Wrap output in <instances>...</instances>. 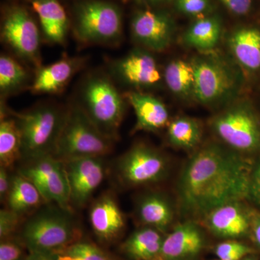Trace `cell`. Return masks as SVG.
<instances>
[{
	"instance_id": "ac0fdd59",
	"label": "cell",
	"mask_w": 260,
	"mask_h": 260,
	"mask_svg": "<svg viewBox=\"0 0 260 260\" xmlns=\"http://www.w3.org/2000/svg\"><path fill=\"white\" fill-rule=\"evenodd\" d=\"M135 214L142 226L153 228L167 234L174 222V205L160 191H148L140 195L135 203Z\"/></svg>"
},
{
	"instance_id": "8992f818",
	"label": "cell",
	"mask_w": 260,
	"mask_h": 260,
	"mask_svg": "<svg viewBox=\"0 0 260 260\" xmlns=\"http://www.w3.org/2000/svg\"><path fill=\"white\" fill-rule=\"evenodd\" d=\"M73 29L85 44H114L122 35V15L119 7L104 0H84L75 5Z\"/></svg>"
},
{
	"instance_id": "cb8c5ba5",
	"label": "cell",
	"mask_w": 260,
	"mask_h": 260,
	"mask_svg": "<svg viewBox=\"0 0 260 260\" xmlns=\"http://www.w3.org/2000/svg\"><path fill=\"white\" fill-rule=\"evenodd\" d=\"M22 158V138L16 119L1 104L0 165L10 169Z\"/></svg>"
},
{
	"instance_id": "52a82bcc",
	"label": "cell",
	"mask_w": 260,
	"mask_h": 260,
	"mask_svg": "<svg viewBox=\"0 0 260 260\" xmlns=\"http://www.w3.org/2000/svg\"><path fill=\"white\" fill-rule=\"evenodd\" d=\"M223 144L243 155L260 151V121L245 102H233L210 121Z\"/></svg>"
},
{
	"instance_id": "d6a6232c",
	"label": "cell",
	"mask_w": 260,
	"mask_h": 260,
	"mask_svg": "<svg viewBox=\"0 0 260 260\" xmlns=\"http://www.w3.org/2000/svg\"><path fill=\"white\" fill-rule=\"evenodd\" d=\"M22 216L9 208L0 210V239L12 237L18 230L20 225Z\"/></svg>"
},
{
	"instance_id": "60d3db41",
	"label": "cell",
	"mask_w": 260,
	"mask_h": 260,
	"mask_svg": "<svg viewBox=\"0 0 260 260\" xmlns=\"http://www.w3.org/2000/svg\"><path fill=\"white\" fill-rule=\"evenodd\" d=\"M241 260H259V256L257 255V253H254V254H251L245 256Z\"/></svg>"
},
{
	"instance_id": "603a6c76",
	"label": "cell",
	"mask_w": 260,
	"mask_h": 260,
	"mask_svg": "<svg viewBox=\"0 0 260 260\" xmlns=\"http://www.w3.org/2000/svg\"><path fill=\"white\" fill-rule=\"evenodd\" d=\"M235 60L250 71L260 69V30L242 28L234 30L228 39Z\"/></svg>"
},
{
	"instance_id": "f546056e",
	"label": "cell",
	"mask_w": 260,
	"mask_h": 260,
	"mask_svg": "<svg viewBox=\"0 0 260 260\" xmlns=\"http://www.w3.org/2000/svg\"><path fill=\"white\" fill-rule=\"evenodd\" d=\"M56 254L57 260H112L99 246L80 240Z\"/></svg>"
},
{
	"instance_id": "83f0119b",
	"label": "cell",
	"mask_w": 260,
	"mask_h": 260,
	"mask_svg": "<svg viewBox=\"0 0 260 260\" xmlns=\"http://www.w3.org/2000/svg\"><path fill=\"white\" fill-rule=\"evenodd\" d=\"M202 135V126L199 121L193 118L180 116L168 125V140L174 148L183 150L196 148L201 141Z\"/></svg>"
},
{
	"instance_id": "7c38bea8",
	"label": "cell",
	"mask_w": 260,
	"mask_h": 260,
	"mask_svg": "<svg viewBox=\"0 0 260 260\" xmlns=\"http://www.w3.org/2000/svg\"><path fill=\"white\" fill-rule=\"evenodd\" d=\"M175 22L165 12L145 8L133 16L131 32L135 42L150 51H162L172 44Z\"/></svg>"
},
{
	"instance_id": "7a4b0ae2",
	"label": "cell",
	"mask_w": 260,
	"mask_h": 260,
	"mask_svg": "<svg viewBox=\"0 0 260 260\" xmlns=\"http://www.w3.org/2000/svg\"><path fill=\"white\" fill-rule=\"evenodd\" d=\"M72 214L56 204L43 208L24 223L19 237L30 251L59 252L80 240Z\"/></svg>"
},
{
	"instance_id": "d6986e66",
	"label": "cell",
	"mask_w": 260,
	"mask_h": 260,
	"mask_svg": "<svg viewBox=\"0 0 260 260\" xmlns=\"http://www.w3.org/2000/svg\"><path fill=\"white\" fill-rule=\"evenodd\" d=\"M83 58H64L37 69L30 85V91L37 94L60 92L84 64Z\"/></svg>"
},
{
	"instance_id": "8d00e7d4",
	"label": "cell",
	"mask_w": 260,
	"mask_h": 260,
	"mask_svg": "<svg viewBox=\"0 0 260 260\" xmlns=\"http://www.w3.org/2000/svg\"><path fill=\"white\" fill-rule=\"evenodd\" d=\"M13 176L10 175L9 169L0 167V201L5 205L12 186Z\"/></svg>"
},
{
	"instance_id": "9a60e30c",
	"label": "cell",
	"mask_w": 260,
	"mask_h": 260,
	"mask_svg": "<svg viewBox=\"0 0 260 260\" xmlns=\"http://www.w3.org/2000/svg\"><path fill=\"white\" fill-rule=\"evenodd\" d=\"M243 201L232 202L212 210L202 218L205 229L222 240L250 237L253 210Z\"/></svg>"
},
{
	"instance_id": "3957f363",
	"label": "cell",
	"mask_w": 260,
	"mask_h": 260,
	"mask_svg": "<svg viewBox=\"0 0 260 260\" xmlns=\"http://www.w3.org/2000/svg\"><path fill=\"white\" fill-rule=\"evenodd\" d=\"M114 140L107 138L78 104L67 110L53 155L62 162L73 159L103 158L112 151Z\"/></svg>"
},
{
	"instance_id": "f35d334b",
	"label": "cell",
	"mask_w": 260,
	"mask_h": 260,
	"mask_svg": "<svg viewBox=\"0 0 260 260\" xmlns=\"http://www.w3.org/2000/svg\"><path fill=\"white\" fill-rule=\"evenodd\" d=\"M28 260H57V254L51 251H30Z\"/></svg>"
},
{
	"instance_id": "e575fe53",
	"label": "cell",
	"mask_w": 260,
	"mask_h": 260,
	"mask_svg": "<svg viewBox=\"0 0 260 260\" xmlns=\"http://www.w3.org/2000/svg\"><path fill=\"white\" fill-rule=\"evenodd\" d=\"M246 200L251 202L260 210V159L253 162Z\"/></svg>"
},
{
	"instance_id": "ab89813d",
	"label": "cell",
	"mask_w": 260,
	"mask_h": 260,
	"mask_svg": "<svg viewBox=\"0 0 260 260\" xmlns=\"http://www.w3.org/2000/svg\"><path fill=\"white\" fill-rule=\"evenodd\" d=\"M140 3H144L147 5H158L160 3H167L170 0H138Z\"/></svg>"
},
{
	"instance_id": "8fae6325",
	"label": "cell",
	"mask_w": 260,
	"mask_h": 260,
	"mask_svg": "<svg viewBox=\"0 0 260 260\" xmlns=\"http://www.w3.org/2000/svg\"><path fill=\"white\" fill-rule=\"evenodd\" d=\"M27 161L19 173L37 186L46 203H54L64 209L72 210L69 183L64 162L52 154Z\"/></svg>"
},
{
	"instance_id": "d590c367",
	"label": "cell",
	"mask_w": 260,
	"mask_h": 260,
	"mask_svg": "<svg viewBox=\"0 0 260 260\" xmlns=\"http://www.w3.org/2000/svg\"><path fill=\"white\" fill-rule=\"evenodd\" d=\"M234 15H244L250 11L252 0H220Z\"/></svg>"
},
{
	"instance_id": "4fadbf2b",
	"label": "cell",
	"mask_w": 260,
	"mask_h": 260,
	"mask_svg": "<svg viewBox=\"0 0 260 260\" xmlns=\"http://www.w3.org/2000/svg\"><path fill=\"white\" fill-rule=\"evenodd\" d=\"M63 162L69 183L70 206L83 208L104 180L103 158L89 157Z\"/></svg>"
},
{
	"instance_id": "7402d4cb",
	"label": "cell",
	"mask_w": 260,
	"mask_h": 260,
	"mask_svg": "<svg viewBox=\"0 0 260 260\" xmlns=\"http://www.w3.org/2000/svg\"><path fill=\"white\" fill-rule=\"evenodd\" d=\"M165 235L153 228L141 226L121 244V251L129 260H158Z\"/></svg>"
},
{
	"instance_id": "30bf717a",
	"label": "cell",
	"mask_w": 260,
	"mask_h": 260,
	"mask_svg": "<svg viewBox=\"0 0 260 260\" xmlns=\"http://www.w3.org/2000/svg\"><path fill=\"white\" fill-rule=\"evenodd\" d=\"M169 162L156 149L137 144L116 162V180L125 187H138L160 182L167 177Z\"/></svg>"
},
{
	"instance_id": "2e32d148",
	"label": "cell",
	"mask_w": 260,
	"mask_h": 260,
	"mask_svg": "<svg viewBox=\"0 0 260 260\" xmlns=\"http://www.w3.org/2000/svg\"><path fill=\"white\" fill-rule=\"evenodd\" d=\"M112 71L121 83L135 88H154L164 78L154 56L143 49L133 51L113 63Z\"/></svg>"
},
{
	"instance_id": "484cf974",
	"label": "cell",
	"mask_w": 260,
	"mask_h": 260,
	"mask_svg": "<svg viewBox=\"0 0 260 260\" xmlns=\"http://www.w3.org/2000/svg\"><path fill=\"white\" fill-rule=\"evenodd\" d=\"M222 23L218 15L197 20L184 32L183 41L187 47L209 51L216 47L221 37Z\"/></svg>"
},
{
	"instance_id": "74e56055",
	"label": "cell",
	"mask_w": 260,
	"mask_h": 260,
	"mask_svg": "<svg viewBox=\"0 0 260 260\" xmlns=\"http://www.w3.org/2000/svg\"><path fill=\"white\" fill-rule=\"evenodd\" d=\"M250 237L260 249V213L255 210L251 216Z\"/></svg>"
},
{
	"instance_id": "277c9868",
	"label": "cell",
	"mask_w": 260,
	"mask_h": 260,
	"mask_svg": "<svg viewBox=\"0 0 260 260\" xmlns=\"http://www.w3.org/2000/svg\"><path fill=\"white\" fill-rule=\"evenodd\" d=\"M94 125L115 140L125 112V102L107 75H90L84 83L78 104Z\"/></svg>"
},
{
	"instance_id": "ba28073f",
	"label": "cell",
	"mask_w": 260,
	"mask_h": 260,
	"mask_svg": "<svg viewBox=\"0 0 260 260\" xmlns=\"http://www.w3.org/2000/svg\"><path fill=\"white\" fill-rule=\"evenodd\" d=\"M194 70V97L206 106L231 102L239 89V75L234 67L218 56H200L191 61Z\"/></svg>"
},
{
	"instance_id": "e0dca14e",
	"label": "cell",
	"mask_w": 260,
	"mask_h": 260,
	"mask_svg": "<svg viewBox=\"0 0 260 260\" xmlns=\"http://www.w3.org/2000/svg\"><path fill=\"white\" fill-rule=\"evenodd\" d=\"M89 219L94 234L104 244L117 240L125 228L124 214L111 191L103 193L94 201Z\"/></svg>"
},
{
	"instance_id": "6da1fadb",
	"label": "cell",
	"mask_w": 260,
	"mask_h": 260,
	"mask_svg": "<svg viewBox=\"0 0 260 260\" xmlns=\"http://www.w3.org/2000/svg\"><path fill=\"white\" fill-rule=\"evenodd\" d=\"M253 162L223 144L198 148L181 169L177 184L181 213L203 218L212 210L246 200Z\"/></svg>"
},
{
	"instance_id": "9c48e42d",
	"label": "cell",
	"mask_w": 260,
	"mask_h": 260,
	"mask_svg": "<svg viewBox=\"0 0 260 260\" xmlns=\"http://www.w3.org/2000/svg\"><path fill=\"white\" fill-rule=\"evenodd\" d=\"M1 37L19 57L37 69L42 67L40 30L25 6L13 3L5 7L2 15Z\"/></svg>"
},
{
	"instance_id": "836d02e7",
	"label": "cell",
	"mask_w": 260,
	"mask_h": 260,
	"mask_svg": "<svg viewBox=\"0 0 260 260\" xmlns=\"http://www.w3.org/2000/svg\"><path fill=\"white\" fill-rule=\"evenodd\" d=\"M176 8L183 14L200 16L209 11L210 0H175Z\"/></svg>"
},
{
	"instance_id": "5b68a950",
	"label": "cell",
	"mask_w": 260,
	"mask_h": 260,
	"mask_svg": "<svg viewBox=\"0 0 260 260\" xmlns=\"http://www.w3.org/2000/svg\"><path fill=\"white\" fill-rule=\"evenodd\" d=\"M67 111L44 105L23 113L11 112L22 138V158L25 160L54 154Z\"/></svg>"
},
{
	"instance_id": "ffe728a7",
	"label": "cell",
	"mask_w": 260,
	"mask_h": 260,
	"mask_svg": "<svg viewBox=\"0 0 260 260\" xmlns=\"http://www.w3.org/2000/svg\"><path fill=\"white\" fill-rule=\"evenodd\" d=\"M39 18L44 39L62 45L66 42L70 20L59 0H26Z\"/></svg>"
},
{
	"instance_id": "4dcf8cb0",
	"label": "cell",
	"mask_w": 260,
	"mask_h": 260,
	"mask_svg": "<svg viewBox=\"0 0 260 260\" xmlns=\"http://www.w3.org/2000/svg\"><path fill=\"white\" fill-rule=\"evenodd\" d=\"M214 254L220 260H241L251 254L256 253L251 246L240 240H223L213 248Z\"/></svg>"
},
{
	"instance_id": "1f68e13d",
	"label": "cell",
	"mask_w": 260,
	"mask_h": 260,
	"mask_svg": "<svg viewBox=\"0 0 260 260\" xmlns=\"http://www.w3.org/2000/svg\"><path fill=\"white\" fill-rule=\"evenodd\" d=\"M30 250L20 237L12 236L1 239L0 260H28Z\"/></svg>"
},
{
	"instance_id": "44dd1931",
	"label": "cell",
	"mask_w": 260,
	"mask_h": 260,
	"mask_svg": "<svg viewBox=\"0 0 260 260\" xmlns=\"http://www.w3.org/2000/svg\"><path fill=\"white\" fill-rule=\"evenodd\" d=\"M124 98L133 107L136 116L134 132H156L167 125L169 112L165 104L157 98L135 91L128 92Z\"/></svg>"
},
{
	"instance_id": "4316f807",
	"label": "cell",
	"mask_w": 260,
	"mask_h": 260,
	"mask_svg": "<svg viewBox=\"0 0 260 260\" xmlns=\"http://www.w3.org/2000/svg\"><path fill=\"white\" fill-rule=\"evenodd\" d=\"M162 77L170 91L177 96H194V70L191 62L181 59L171 61Z\"/></svg>"
},
{
	"instance_id": "f1b7e54d",
	"label": "cell",
	"mask_w": 260,
	"mask_h": 260,
	"mask_svg": "<svg viewBox=\"0 0 260 260\" xmlns=\"http://www.w3.org/2000/svg\"><path fill=\"white\" fill-rule=\"evenodd\" d=\"M29 75L23 65L7 54L0 56V93L2 99L14 95L28 85Z\"/></svg>"
},
{
	"instance_id": "b9f144b4",
	"label": "cell",
	"mask_w": 260,
	"mask_h": 260,
	"mask_svg": "<svg viewBox=\"0 0 260 260\" xmlns=\"http://www.w3.org/2000/svg\"><path fill=\"white\" fill-rule=\"evenodd\" d=\"M214 260H220V259H214Z\"/></svg>"
},
{
	"instance_id": "d4e9b609",
	"label": "cell",
	"mask_w": 260,
	"mask_h": 260,
	"mask_svg": "<svg viewBox=\"0 0 260 260\" xmlns=\"http://www.w3.org/2000/svg\"><path fill=\"white\" fill-rule=\"evenodd\" d=\"M46 203L37 186L20 173L13 175L12 186L5 206L23 217Z\"/></svg>"
},
{
	"instance_id": "5bb4252c",
	"label": "cell",
	"mask_w": 260,
	"mask_h": 260,
	"mask_svg": "<svg viewBox=\"0 0 260 260\" xmlns=\"http://www.w3.org/2000/svg\"><path fill=\"white\" fill-rule=\"evenodd\" d=\"M208 248L204 229L186 220L166 234L158 260H200Z\"/></svg>"
}]
</instances>
